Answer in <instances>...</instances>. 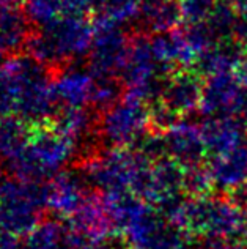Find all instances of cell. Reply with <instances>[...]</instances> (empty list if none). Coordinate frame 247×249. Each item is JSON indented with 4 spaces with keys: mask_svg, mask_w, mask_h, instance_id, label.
Masks as SVG:
<instances>
[{
    "mask_svg": "<svg viewBox=\"0 0 247 249\" xmlns=\"http://www.w3.org/2000/svg\"><path fill=\"white\" fill-rule=\"evenodd\" d=\"M200 110L208 117L247 112V90L230 73L208 76L203 84Z\"/></svg>",
    "mask_w": 247,
    "mask_h": 249,
    "instance_id": "obj_1",
    "label": "cell"
},
{
    "mask_svg": "<svg viewBox=\"0 0 247 249\" xmlns=\"http://www.w3.org/2000/svg\"><path fill=\"white\" fill-rule=\"evenodd\" d=\"M165 152L173 161L184 169L201 166V161L208 155L201 128L187 122H177L162 134Z\"/></svg>",
    "mask_w": 247,
    "mask_h": 249,
    "instance_id": "obj_2",
    "label": "cell"
},
{
    "mask_svg": "<svg viewBox=\"0 0 247 249\" xmlns=\"http://www.w3.org/2000/svg\"><path fill=\"white\" fill-rule=\"evenodd\" d=\"M206 152L216 156L246 143V128L235 115H219L201 124Z\"/></svg>",
    "mask_w": 247,
    "mask_h": 249,
    "instance_id": "obj_3",
    "label": "cell"
},
{
    "mask_svg": "<svg viewBox=\"0 0 247 249\" xmlns=\"http://www.w3.org/2000/svg\"><path fill=\"white\" fill-rule=\"evenodd\" d=\"M208 172L211 181L222 188L236 189L247 186V143L213 156Z\"/></svg>",
    "mask_w": 247,
    "mask_h": 249,
    "instance_id": "obj_4",
    "label": "cell"
},
{
    "mask_svg": "<svg viewBox=\"0 0 247 249\" xmlns=\"http://www.w3.org/2000/svg\"><path fill=\"white\" fill-rule=\"evenodd\" d=\"M142 21L158 34L173 30L178 22L183 21L178 0H144Z\"/></svg>",
    "mask_w": 247,
    "mask_h": 249,
    "instance_id": "obj_5",
    "label": "cell"
},
{
    "mask_svg": "<svg viewBox=\"0 0 247 249\" xmlns=\"http://www.w3.org/2000/svg\"><path fill=\"white\" fill-rule=\"evenodd\" d=\"M219 0H178L181 18L189 25L206 22Z\"/></svg>",
    "mask_w": 247,
    "mask_h": 249,
    "instance_id": "obj_6",
    "label": "cell"
},
{
    "mask_svg": "<svg viewBox=\"0 0 247 249\" xmlns=\"http://www.w3.org/2000/svg\"><path fill=\"white\" fill-rule=\"evenodd\" d=\"M225 238H220V237H206V240L201 243L200 249H230L231 246L227 245Z\"/></svg>",
    "mask_w": 247,
    "mask_h": 249,
    "instance_id": "obj_7",
    "label": "cell"
},
{
    "mask_svg": "<svg viewBox=\"0 0 247 249\" xmlns=\"http://www.w3.org/2000/svg\"><path fill=\"white\" fill-rule=\"evenodd\" d=\"M238 79L243 84V87L247 90V57H244L238 65Z\"/></svg>",
    "mask_w": 247,
    "mask_h": 249,
    "instance_id": "obj_8",
    "label": "cell"
},
{
    "mask_svg": "<svg viewBox=\"0 0 247 249\" xmlns=\"http://www.w3.org/2000/svg\"><path fill=\"white\" fill-rule=\"evenodd\" d=\"M230 249H247V245H235V246H231Z\"/></svg>",
    "mask_w": 247,
    "mask_h": 249,
    "instance_id": "obj_9",
    "label": "cell"
},
{
    "mask_svg": "<svg viewBox=\"0 0 247 249\" xmlns=\"http://www.w3.org/2000/svg\"><path fill=\"white\" fill-rule=\"evenodd\" d=\"M183 249H184V248H183Z\"/></svg>",
    "mask_w": 247,
    "mask_h": 249,
    "instance_id": "obj_10",
    "label": "cell"
}]
</instances>
